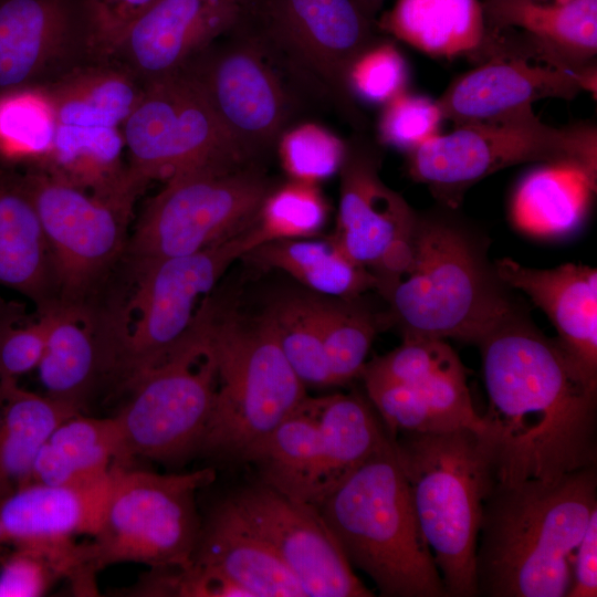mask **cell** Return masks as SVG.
Instances as JSON below:
<instances>
[{"label":"cell","mask_w":597,"mask_h":597,"mask_svg":"<svg viewBox=\"0 0 597 597\" xmlns=\"http://www.w3.org/2000/svg\"><path fill=\"white\" fill-rule=\"evenodd\" d=\"M482 440L495 482H554L596 467L597 379L515 311L480 343Z\"/></svg>","instance_id":"1"},{"label":"cell","mask_w":597,"mask_h":597,"mask_svg":"<svg viewBox=\"0 0 597 597\" xmlns=\"http://www.w3.org/2000/svg\"><path fill=\"white\" fill-rule=\"evenodd\" d=\"M596 511V467L554 482L495 483L479 533L478 596L567 597L572 557Z\"/></svg>","instance_id":"2"},{"label":"cell","mask_w":597,"mask_h":597,"mask_svg":"<svg viewBox=\"0 0 597 597\" xmlns=\"http://www.w3.org/2000/svg\"><path fill=\"white\" fill-rule=\"evenodd\" d=\"M317 511L352 567L368 575L381 596H448L390 436Z\"/></svg>","instance_id":"3"},{"label":"cell","mask_w":597,"mask_h":597,"mask_svg":"<svg viewBox=\"0 0 597 597\" xmlns=\"http://www.w3.org/2000/svg\"><path fill=\"white\" fill-rule=\"evenodd\" d=\"M390 438L448 596H478L479 533L496 483L481 434L458 428Z\"/></svg>","instance_id":"4"},{"label":"cell","mask_w":597,"mask_h":597,"mask_svg":"<svg viewBox=\"0 0 597 597\" xmlns=\"http://www.w3.org/2000/svg\"><path fill=\"white\" fill-rule=\"evenodd\" d=\"M460 229L419 217L408 269L380 294L404 338L479 343L514 312Z\"/></svg>","instance_id":"5"},{"label":"cell","mask_w":597,"mask_h":597,"mask_svg":"<svg viewBox=\"0 0 597 597\" xmlns=\"http://www.w3.org/2000/svg\"><path fill=\"white\" fill-rule=\"evenodd\" d=\"M218 386L200 451L241 460L307 396L263 313L245 318L212 298Z\"/></svg>","instance_id":"6"},{"label":"cell","mask_w":597,"mask_h":597,"mask_svg":"<svg viewBox=\"0 0 597 597\" xmlns=\"http://www.w3.org/2000/svg\"><path fill=\"white\" fill-rule=\"evenodd\" d=\"M211 312V297H205L189 329L168 354L124 386L128 399L114 416L119 468L130 467L136 458L178 462L200 451L218 386Z\"/></svg>","instance_id":"7"},{"label":"cell","mask_w":597,"mask_h":597,"mask_svg":"<svg viewBox=\"0 0 597 597\" xmlns=\"http://www.w3.org/2000/svg\"><path fill=\"white\" fill-rule=\"evenodd\" d=\"M179 72L201 93L247 163L258 164L277 145L304 93L243 14Z\"/></svg>","instance_id":"8"},{"label":"cell","mask_w":597,"mask_h":597,"mask_svg":"<svg viewBox=\"0 0 597 597\" xmlns=\"http://www.w3.org/2000/svg\"><path fill=\"white\" fill-rule=\"evenodd\" d=\"M408 175L457 208L475 182L526 163L568 161L597 174V130L590 124L553 127L533 112L454 126L407 153Z\"/></svg>","instance_id":"9"},{"label":"cell","mask_w":597,"mask_h":597,"mask_svg":"<svg viewBox=\"0 0 597 597\" xmlns=\"http://www.w3.org/2000/svg\"><path fill=\"white\" fill-rule=\"evenodd\" d=\"M214 479L212 469L159 474L114 468L102 522L84 543L91 572L127 562L190 566L201 528L196 494Z\"/></svg>","instance_id":"10"},{"label":"cell","mask_w":597,"mask_h":597,"mask_svg":"<svg viewBox=\"0 0 597 597\" xmlns=\"http://www.w3.org/2000/svg\"><path fill=\"white\" fill-rule=\"evenodd\" d=\"M243 15L306 95L331 105L357 130L365 128L349 73L379 38L355 0H261Z\"/></svg>","instance_id":"11"},{"label":"cell","mask_w":597,"mask_h":597,"mask_svg":"<svg viewBox=\"0 0 597 597\" xmlns=\"http://www.w3.org/2000/svg\"><path fill=\"white\" fill-rule=\"evenodd\" d=\"M144 85L111 59L41 88L53 112L54 136L36 165L103 196L129 189L122 126Z\"/></svg>","instance_id":"12"},{"label":"cell","mask_w":597,"mask_h":597,"mask_svg":"<svg viewBox=\"0 0 597 597\" xmlns=\"http://www.w3.org/2000/svg\"><path fill=\"white\" fill-rule=\"evenodd\" d=\"M271 187L258 164L177 175L147 203L124 254L133 273L198 252L250 224Z\"/></svg>","instance_id":"13"},{"label":"cell","mask_w":597,"mask_h":597,"mask_svg":"<svg viewBox=\"0 0 597 597\" xmlns=\"http://www.w3.org/2000/svg\"><path fill=\"white\" fill-rule=\"evenodd\" d=\"M252 222L198 252L133 273L135 290L128 304L111 313L123 386L168 354L189 329L199 300L233 261L259 245Z\"/></svg>","instance_id":"14"},{"label":"cell","mask_w":597,"mask_h":597,"mask_svg":"<svg viewBox=\"0 0 597 597\" xmlns=\"http://www.w3.org/2000/svg\"><path fill=\"white\" fill-rule=\"evenodd\" d=\"M122 133L127 176L138 192L153 180L166 181L195 169L250 164L180 72L144 85Z\"/></svg>","instance_id":"15"},{"label":"cell","mask_w":597,"mask_h":597,"mask_svg":"<svg viewBox=\"0 0 597 597\" xmlns=\"http://www.w3.org/2000/svg\"><path fill=\"white\" fill-rule=\"evenodd\" d=\"M21 176L49 245L57 298L85 301L125 252L133 202L92 192L39 165Z\"/></svg>","instance_id":"16"},{"label":"cell","mask_w":597,"mask_h":597,"mask_svg":"<svg viewBox=\"0 0 597 597\" xmlns=\"http://www.w3.org/2000/svg\"><path fill=\"white\" fill-rule=\"evenodd\" d=\"M360 377L390 437L458 428L483 432L465 369L443 339L404 338L394 350L366 363Z\"/></svg>","instance_id":"17"},{"label":"cell","mask_w":597,"mask_h":597,"mask_svg":"<svg viewBox=\"0 0 597 597\" xmlns=\"http://www.w3.org/2000/svg\"><path fill=\"white\" fill-rule=\"evenodd\" d=\"M108 57L88 0H0V97Z\"/></svg>","instance_id":"18"},{"label":"cell","mask_w":597,"mask_h":597,"mask_svg":"<svg viewBox=\"0 0 597 597\" xmlns=\"http://www.w3.org/2000/svg\"><path fill=\"white\" fill-rule=\"evenodd\" d=\"M378 148L363 134L346 142L337 222L331 239L368 269L379 292L410 265L419 216L381 180Z\"/></svg>","instance_id":"19"},{"label":"cell","mask_w":597,"mask_h":597,"mask_svg":"<svg viewBox=\"0 0 597 597\" xmlns=\"http://www.w3.org/2000/svg\"><path fill=\"white\" fill-rule=\"evenodd\" d=\"M282 559L306 597H370L316 507L263 482L227 499Z\"/></svg>","instance_id":"20"},{"label":"cell","mask_w":597,"mask_h":597,"mask_svg":"<svg viewBox=\"0 0 597 597\" xmlns=\"http://www.w3.org/2000/svg\"><path fill=\"white\" fill-rule=\"evenodd\" d=\"M485 36L475 63L521 56L596 76L597 0H481Z\"/></svg>","instance_id":"21"},{"label":"cell","mask_w":597,"mask_h":597,"mask_svg":"<svg viewBox=\"0 0 597 597\" xmlns=\"http://www.w3.org/2000/svg\"><path fill=\"white\" fill-rule=\"evenodd\" d=\"M242 13L238 0H157L114 39L109 59L145 85L179 72Z\"/></svg>","instance_id":"22"},{"label":"cell","mask_w":597,"mask_h":597,"mask_svg":"<svg viewBox=\"0 0 597 597\" xmlns=\"http://www.w3.org/2000/svg\"><path fill=\"white\" fill-rule=\"evenodd\" d=\"M112 475L85 485L25 483L0 496V547H27L60 556L85 569L82 535L100 527Z\"/></svg>","instance_id":"23"},{"label":"cell","mask_w":597,"mask_h":597,"mask_svg":"<svg viewBox=\"0 0 597 597\" xmlns=\"http://www.w3.org/2000/svg\"><path fill=\"white\" fill-rule=\"evenodd\" d=\"M583 91L596 93V76L506 55L479 63L436 101L443 119L459 126L507 117L544 98L573 100Z\"/></svg>","instance_id":"24"},{"label":"cell","mask_w":597,"mask_h":597,"mask_svg":"<svg viewBox=\"0 0 597 597\" xmlns=\"http://www.w3.org/2000/svg\"><path fill=\"white\" fill-rule=\"evenodd\" d=\"M44 349L36 367L45 395L82 412L97 384L118 376V352L108 314L85 301L55 300L38 311Z\"/></svg>","instance_id":"25"},{"label":"cell","mask_w":597,"mask_h":597,"mask_svg":"<svg viewBox=\"0 0 597 597\" xmlns=\"http://www.w3.org/2000/svg\"><path fill=\"white\" fill-rule=\"evenodd\" d=\"M499 281L524 292L549 318L558 343L590 377L597 379V272L566 263L554 269L496 261Z\"/></svg>","instance_id":"26"},{"label":"cell","mask_w":597,"mask_h":597,"mask_svg":"<svg viewBox=\"0 0 597 597\" xmlns=\"http://www.w3.org/2000/svg\"><path fill=\"white\" fill-rule=\"evenodd\" d=\"M192 563L224 576L250 597H306L292 572L228 500L201 523Z\"/></svg>","instance_id":"27"},{"label":"cell","mask_w":597,"mask_h":597,"mask_svg":"<svg viewBox=\"0 0 597 597\" xmlns=\"http://www.w3.org/2000/svg\"><path fill=\"white\" fill-rule=\"evenodd\" d=\"M0 285L32 300L38 311L57 300L51 253L22 176L1 169Z\"/></svg>","instance_id":"28"},{"label":"cell","mask_w":597,"mask_h":597,"mask_svg":"<svg viewBox=\"0 0 597 597\" xmlns=\"http://www.w3.org/2000/svg\"><path fill=\"white\" fill-rule=\"evenodd\" d=\"M320 426V451L305 496L316 509L389 438L370 401L354 392L322 397Z\"/></svg>","instance_id":"29"},{"label":"cell","mask_w":597,"mask_h":597,"mask_svg":"<svg viewBox=\"0 0 597 597\" xmlns=\"http://www.w3.org/2000/svg\"><path fill=\"white\" fill-rule=\"evenodd\" d=\"M597 174L568 161L543 163L515 187L511 219L537 238L573 233L584 221L596 191Z\"/></svg>","instance_id":"30"},{"label":"cell","mask_w":597,"mask_h":597,"mask_svg":"<svg viewBox=\"0 0 597 597\" xmlns=\"http://www.w3.org/2000/svg\"><path fill=\"white\" fill-rule=\"evenodd\" d=\"M121 439L114 417L75 413L62 421L38 452L31 482L85 485L111 475L121 462Z\"/></svg>","instance_id":"31"},{"label":"cell","mask_w":597,"mask_h":597,"mask_svg":"<svg viewBox=\"0 0 597 597\" xmlns=\"http://www.w3.org/2000/svg\"><path fill=\"white\" fill-rule=\"evenodd\" d=\"M377 25L437 57L473 60L485 36L481 0H397Z\"/></svg>","instance_id":"32"},{"label":"cell","mask_w":597,"mask_h":597,"mask_svg":"<svg viewBox=\"0 0 597 597\" xmlns=\"http://www.w3.org/2000/svg\"><path fill=\"white\" fill-rule=\"evenodd\" d=\"M75 409L0 379V496L31 482L35 457L53 430Z\"/></svg>","instance_id":"33"},{"label":"cell","mask_w":597,"mask_h":597,"mask_svg":"<svg viewBox=\"0 0 597 597\" xmlns=\"http://www.w3.org/2000/svg\"><path fill=\"white\" fill-rule=\"evenodd\" d=\"M253 264L286 272L314 293L358 298L375 289L371 272L352 261L331 239H285L262 243L243 255Z\"/></svg>","instance_id":"34"},{"label":"cell","mask_w":597,"mask_h":597,"mask_svg":"<svg viewBox=\"0 0 597 597\" xmlns=\"http://www.w3.org/2000/svg\"><path fill=\"white\" fill-rule=\"evenodd\" d=\"M322 397L306 396L263 440L242 457L261 482L305 503L320 451Z\"/></svg>","instance_id":"35"},{"label":"cell","mask_w":597,"mask_h":597,"mask_svg":"<svg viewBox=\"0 0 597 597\" xmlns=\"http://www.w3.org/2000/svg\"><path fill=\"white\" fill-rule=\"evenodd\" d=\"M324 345L335 385L360 377L380 322L357 298L304 293Z\"/></svg>","instance_id":"36"},{"label":"cell","mask_w":597,"mask_h":597,"mask_svg":"<svg viewBox=\"0 0 597 597\" xmlns=\"http://www.w3.org/2000/svg\"><path fill=\"white\" fill-rule=\"evenodd\" d=\"M281 350L307 386H334L324 345L304 293L276 298L264 312Z\"/></svg>","instance_id":"37"},{"label":"cell","mask_w":597,"mask_h":597,"mask_svg":"<svg viewBox=\"0 0 597 597\" xmlns=\"http://www.w3.org/2000/svg\"><path fill=\"white\" fill-rule=\"evenodd\" d=\"M328 206L317 184L291 179L264 198L253 229L259 245L285 239H310L321 232Z\"/></svg>","instance_id":"38"},{"label":"cell","mask_w":597,"mask_h":597,"mask_svg":"<svg viewBox=\"0 0 597 597\" xmlns=\"http://www.w3.org/2000/svg\"><path fill=\"white\" fill-rule=\"evenodd\" d=\"M53 136V112L42 90L0 97V157L41 163L51 150Z\"/></svg>","instance_id":"39"},{"label":"cell","mask_w":597,"mask_h":597,"mask_svg":"<svg viewBox=\"0 0 597 597\" xmlns=\"http://www.w3.org/2000/svg\"><path fill=\"white\" fill-rule=\"evenodd\" d=\"M277 146L282 166L291 179L313 184L338 172L346 153V142L312 123L286 129Z\"/></svg>","instance_id":"40"},{"label":"cell","mask_w":597,"mask_h":597,"mask_svg":"<svg viewBox=\"0 0 597 597\" xmlns=\"http://www.w3.org/2000/svg\"><path fill=\"white\" fill-rule=\"evenodd\" d=\"M44 324L25 305L0 296V379L36 369L44 349Z\"/></svg>","instance_id":"41"},{"label":"cell","mask_w":597,"mask_h":597,"mask_svg":"<svg viewBox=\"0 0 597 597\" xmlns=\"http://www.w3.org/2000/svg\"><path fill=\"white\" fill-rule=\"evenodd\" d=\"M11 548L0 561V597H40L62 579L72 582L74 569L64 558L34 548Z\"/></svg>","instance_id":"42"},{"label":"cell","mask_w":597,"mask_h":597,"mask_svg":"<svg viewBox=\"0 0 597 597\" xmlns=\"http://www.w3.org/2000/svg\"><path fill=\"white\" fill-rule=\"evenodd\" d=\"M442 121L437 101L404 92L385 104L379 142L409 153L438 135Z\"/></svg>","instance_id":"43"},{"label":"cell","mask_w":597,"mask_h":597,"mask_svg":"<svg viewBox=\"0 0 597 597\" xmlns=\"http://www.w3.org/2000/svg\"><path fill=\"white\" fill-rule=\"evenodd\" d=\"M408 80L406 61L397 48L379 39L353 64L350 90L356 98L386 104L405 92Z\"/></svg>","instance_id":"44"},{"label":"cell","mask_w":597,"mask_h":597,"mask_svg":"<svg viewBox=\"0 0 597 597\" xmlns=\"http://www.w3.org/2000/svg\"><path fill=\"white\" fill-rule=\"evenodd\" d=\"M136 596L250 597L224 576L191 564L188 567H156L130 590Z\"/></svg>","instance_id":"45"},{"label":"cell","mask_w":597,"mask_h":597,"mask_svg":"<svg viewBox=\"0 0 597 597\" xmlns=\"http://www.w3.org/2000/svg\"><path fill=\"white\" fill-rule=\"evenodd\" d=\"M597 595V511L593 513L572 557V584L567 597Z\"/></svg>","instance_id":"46"},{"label":"cell","mask_w":597,"mask_h":597,"mask_svg":"<svg viewBox=\"0 0 597 597\" xmlns=\"http://www.w3.org/2000/svg\"><path fill=\"white\" fill-rule=\"evenodd\" d=\"M157 0H88L93 17L108 44Z\"/></svg>","instance_id":"47"},{"label":"cell","mask_w":597,"mask_h":597,"mask_svg":"<svg viewBox=\"0 0 597 597\" xmlns=\"http://www.w3.org/2000/svg\"><path fill=\"white\" fill-rule=\"evenodd\" d=\"M362 11L373 21L386 0H355ZM376 22V21H375Z\"/></svg>","instance_id":"48"},{"label":"cell","mask_w":597,"mask_h":597,"mask_svg":"<svg viewBox=\"0 0 597 597\" xmlns=\"http://www.w3.org/2000/svg\"><path fill=\"white\" fill-rule=\"evenodd\" d=\"M242 7L243 10H249L253 8L256 3H259L261 0H238Z\"/></svg>","instance_id":"49"},{"label":"cell","mask_w":597,"mask_h":597,"mask_svg":"<svg viewBox=\"0 0 597 597\" xmlns=\"http://www.w3.org/2000/svg\"><path fill=\"white\" fill-rule=\"evenodd\" d=\"M8 549V547H0V561L4 552Z\"/></svg>","instance_id":"50"}]
</instances>
